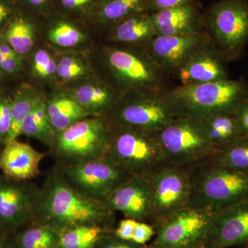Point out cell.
<instances>
[{"label":"cell","instance_id":"obj_40","mask_svg":"<svg viewBox=\"0 0 248 248\" xmlns=\"http://www.w3.org/2000/svg\"><path fill=\"white\" fill-rule=\"evenodd\" d=\"M137 222V220L133 218H124L114 228V234L125 241H131Z\"/></svg>","mask_w":248,"mask_h":248},{"label":"cell","instance_id":"obj_11","mask_svg":"<svg viewBox=\"0 0 248 248\" xmlns=\"http://www.w3.org/2000/svg\"><path fill=\"white\" fill-rule=\"evenodd\" d=\"M190 168L165 164L149 176L153 202L151 225L155 228L190 204L192 193Z\"/></svg>","mask_w":248,"mask_h":248},{"label":"cell","instance_id":"obj_19","mask_svg":"<svg viewBox=\"0 0 248 248\" xmlns=\"http://www.w3.org/2000/svg\"><path fill=\"white\" fill-rule=\"evenodd\" d=\"M46 153L30 145L13 140L5 143L0 155V170L6 179L31 182L40 174V164Z\"/></svg>","mask_w":248,"mask_h":248},{"label":"cell","instance_id":"obj_30","mask_svg":"<svg viewBox=\"0 0 248 248\" xmlns=\"http://www.w3.org/2000/svg\"><path fill=\"white\" fill-rule=\"evenodd\" d=\"M42 94L30 85L21 86L15 93L14 97L11 98L12 124L6 143L17 140L20 136L23 122L35 107Z\"/></svg>","mask_w":248,"mask_h":248},{"label":"cell","instance_id":"obj_24","mask_svg":"<svg viewBox=\"0 0 248 248\" xmlns=\"http://www.w3.org/2000/svg\"><path fill=\"white\" fill-rule=\"evenodd\" d=\"M2 32L1 40L24 59L36 47L40 34V19L29 13L17 10Z\"/></svg>","mask_w":248,"mask_h":248},{"label":"cell","instance_id":"obj_15","mask_svg":"<svg viewBox=\"0 0 248 248\" xmlns=\"http://www.w3.org/2000/svg\"><path fill=\"white\" fill-rule=\"evenodd\" d=\"M213 42L208 31L189 35L156 36L145 46L158 66L168 74H176L200 49Z\"/></svg>","mask_w":248,"mask_h":248},{"label":"cell","instance_id":"obj_22","mask_svg":"<svg viewBox=\"0 0 248 248\" xmlns=\"http://www.w3.org/2000/svg\"><path fill=\"white\" fill-rule=\"evenodd\" d=\"M106 30L111 43L128 46L145 47L156 36L149 13L132 15Z\"/></svg>","mask_w":248,"mask_h":248},{"label":"cell","instance_id":"obj_31","mask_svg":"<svg viewBox=\"0 0 248 248\" xmlns=\"http://www.w3.org/2000/svg\"><path fill=\"white\" fill-rule=\"evenodd\" d=\"M205 160L217 166L248 173V136L241 135Z\"/></svg>","mask_w":248,"mask_h":248},{"label":"cell","instance_id":"obj_47","mask_svg":"<svg viewBox=\"0 0 248 248\" xmlns=\"http://www.w3.org/2000/svg\"><path fill=\"white\" fill-rule=\"evenodd\" d=\"M2 72H1V71H0V79H1V75H2Z\"/></svg>","mask_w":248,"mask_h":248},{"label":"cell","instance_id":"obj_46","mask_svg":"<svg viewBox=\"0 0 248 248\" xmlns=\"http://www.w3.org/2000/svg\"><path fill=\"white\" fill-rule=\"evenodd\" d=\"M5 235V232H3L2 231H1V229H0V239H1V238L3 237V236H4Z\"/></svg>","mask_w":248,"mask_h":248},{"label":"cell","instance_id":"obj_6","mask_svg":"<svg viewBox=\"0 0 248 248\" xmlns=\"http://www.w3.org/2000/svg\"><path fill=\"white\" fill-rule=\"evenodd\" d=\"M166 91L124 93L104 117L110 124L156 133L177 117Z\"/></svg>","mask_w":248,"mask_h":248},{"label":"cell","instance_id":"obj_5","mask_svg":"<svg viewBox=\"0 0 248 248\" xmlns=\"http://www.w3.org/2000/svg\"><path fill=\"white\" fill-rule=\"evenodd\" d=\"M108 124L104 157L131 175L150 176L166 164L156 133Z\"/></svg>","mask_w":248,"mask_h":248},{"label":"cell","instance_id":"obj_18","mask_svg":"<svg viewBox=\"0 0 248 248\" xmlns=\"http://www.w3.org/2000/svg\"><path fill=\"white\" fill-rule=\"evenodd\" d=\"M228 63L211 42L196 52L175 75L181 85L206 84L229 79Z\"/></svg>","mask_w":248,"mask_h":248},{"label":"cell","instance_id":"obj_36","mask_svg":"<svg viewBox=\"0 0 248 248\" xmlns=\"http://www.w3.org/2000/svg\"><path fill=\"white\" fill-rule=\"evenodd\" d=\"M94 248H148V245L135 244L117 237L113 231L109 232L101 238Z\"/></svg>","mask_w":248,"mask_h":248},{"label":"cell","instance_id":"obj_4","mask_svg":"<svg viewBox=\"0 0 248 248\" xmlns=\"http://www.w3.org/2000/svg\"><path fill=\"white\" fill-rule=\"evenodd\" d=\"M192 193L189 206L213 213L248 201V173L210 164L190 168Z\"/></svg>","mask_w":248,"mask_h":248},{"label":"cell","instance_id":"obj_16","mask_svg":"<svg viewBox=\"0 0 248 248\" xmlns=\"http://www.w3.org/2000/svg\"><path fill=\"white\" fill-rule=\"evenodd\" d=\"M248 245V201L212 213L203 248L244 247Z\"/></svg>","mask_w":248,"mask_h":248},{"label":"cell","instance_id":"obj_20","mask_svg":"<svg viewBox=\"0 0 248 248\" xmlns=\"http://www.w3.org/2000/svg\"><path fill=\"white\" fill-rule=\"evenodd\" d=\"M156 36L189 35L207 31L204 12L197 2L151 14Z\"/></svg>","mask_w":248,"mask_h":248},{"label":"cell","instance_id":"obj_33","mask_svg":"<svg viewBox=\"0 0 248 248\" xmlns=\"http://www.w3.org/2000/svg\"><path fill=\"white\" fill-rule=\"evenodd\" d=\"M114 229L84 225L62 232L58 248H94L104 235Z\"/></svg>","mask_w":248,"mask_h":248},{"label":"cell","instance_id":"obj_23","mask_svg":"<svg viewBox=\"0 0 248 248\" xmlns=\"http://www.w3.org/2000/svg\"><path fill=\"white\" fill-rule=\"evenodd\" d=\"M55 88L45 98L49 121L55 133L92 116L80 105L69 91L62 87Z\"/></svg>","mask_w":248,"mask_h":248},{"label":"cell","instance_id":"obj_42","mask_svg":"<svg viewBox=\"0 0 248 248\" xmlns=\"http://www.w3.org/2000/svg\"><path fill=\"white\" fill-rule=\"evenodd\" d=\"M22 58L5 57L0 53V71L8 75H16L21 71L23 66Z\"/></svg>","mask_w":248,"mask_h":248},{"label":"cell","instance_id":"obj_1","mask_svg":"<svg viewBox=\"0 0 248 248\" xmlns=\"http://www.w3.org/2000/svg\"><path fill=\"white\" fill-rule=\"evenodd\" d=\"M115 214L105 202L89 198L73 188L54 168L40 187L35 221L46 223L61 233L84 225L114 229Z\"/></svg>","mask_w":248,"mask_h":248},{"label":"cell","instance_id":"obj_7","mask_svg":"<svg viewBox=\"0 0 248 248\" xmlns=\"http://www.w3.org/2000/svg\"><path fill=\"white\" fill-rule=\"evenodd\" d=\"M204 16L213 44L227 61L241 58L248 46V0H218Z\"/></svg>","mask_w":248,"mask_h":248},{"label":"cell","instance_id":"obj_28","mask_svg":"<svg viewBox=\"0 0 248 248\" xmlns=\"http://www.w3.org/2000/svg\"><path fill=\"white\" fill-rule=\"evenodd\" d=\"M16 248H58L62 233L42 222L33 221L17 231Z\"/></svg>","mask_w":248,"mask_h":248},{"label":"cell","instance_id":"obj_50","mask_svg":"<svg viewBox=\"0 0 248 248\" xmlns=\"http://www.w3.org/2000/svg\"><path fill=\"white\" fill-rule=\"evenodd\" d=\"M1 148H0V155H1Z\"/></svg>","mask_w":248,"mask_h":248},{"label":"cell","instance_id":"obj_8","mask_svg":"<svg viewBox=\"0 0 248 248\" xmlns=\"http://www.w3.org/2000/svg\"><path fill=\"white\" fill-rule=\"evenodd\" d=\"M156 135L166 164L190 168L216 151L200 121L177 117Z\"/></svg>","mask_w":248,"mask_h":248},{"label":"cell","instance_id":"obj_9","mask_svg":"<svg viewBox=\"0 0 248 248\" xmlns=\"http://www.w3.org/2000/svg\"><path fill=\"white\" fill-rule=\"evenodd\" d=\"M110 127L102 116H91L56 133L51 154L57 164H73L104 156Z\"/></svg>","mask_w":248,"mask_h":248},{"label":"cell","instance_id":"obj_13","mask_svg":"<svg viewBox=\"0 0 248 248\" xmlns=\"http://www.w3.org/2000/svg\"><path fill=\"white\" fill-rule=\"evenodd\" d=\"M40 187L0 177V229L18 231L35 221Z\"/></svg>","mask_w":248,"mask_h":248},{"label":"cell","instance_id":"obj_41","mask_svg":"<svg viewBox=\"0 0 248 248\" xmlns=\"http://www.w3.org/2000/svg\"><path fill=\"white\" fill-rule=\"evenodd\" d=\"M17 11L14 0H0V31L4 30Z\"/></svg>","mask_w":248,"mask_h":248},{"label":"cell","instance_id":"obj_14","mask_svg":"<svg viewBox=\"0 0 248 248\" xmlns=\"http://www.w3.org/2000/svg\"><path fill=\"white\" fill-rule=\"evenodd\" d=\"M90 24L53 12L40 19V35L45 45L58 53H89L93 48Z\"/></svg>","mask_w":248,"mask_h":248},{"label":"cell","instance_id":"obj_37","mask_svg":"<svg viewBox=\"0 0 248 248\" xmlns=\"http://www.w3.org/2000/svg\"><path fill=\"white\" fill-rule=\"evenodd\" d=\"M31 15L39 19L54 12V0H22Z\"/></svg>","mask_w":248,"mask_h":248},{"label":"cell","instance_id":"obj_29","mask_svg":"<svg viewBox=\"0 0 248 248\" xmlns=\"http://www.w3.org/2000/svg\"><path fill=\"white\" fill-rule=\"evenodd\" d=\"M202 123L216 151L228 146L241 135L234 112H217L202 121Z\"/></svg>","mask_w":248,"mask_h":248},{"label":"cell","instance_id":"obj_43","mask_svg":"<svg viewBox=\"0 0 248 248\" xmlns=\"http://www.w3.org/2000/svg\"><path fill=\"white\" fill-rule=\"evenodd\" d=\"M240 133L248 136V99L241 103L234 112Z\"/></svg>","mask_w":248,"mask_h":248},{"label":"cell","instance_id":"obj_26","mask_svg":"<svg viewBox=\"0 0 248 248\" xmlns=\"http://www.w3.org/2000/svg\"><path fill=\"white\" fill-rule=\"evenodd\" d=\"M55 55L57 58L55 87L86 79L94 75L89 53L55 52Z\"/></svg>","mask_w":248,"mask_h":248},{"label":"cell","instance_id":"obj_12","mask_svg":"<svg viewBox=\"0 0 248 248\" xmlns=\"http://www.w3.org/2000/svg\"><path fill=\"white\" fill-rule=\"evenodd\" d=\"M212 213L187 206L172 214L155 228L148 246L163 248H203L211 224Z\"/></svg>","mask_w":248,"mask_h":248},{"label":"cell","instance_id":"obj_21","mask_svg":"<svg viewBox=\"0 0 248 248\" xmlns=\"http://www.w3.org/2000/svg\"><path fill=\"white\" fill-rule=\"evenodd\" d=\"M60 87L69 91L80 105L92 116L104 117L121 95L113 86L95 73L86 79Z\"/></svg>","mask_w":248,"mask_h":248},{"label":"cell","instance_id":"obj_45","mask_svg":"<svg viewBox=\"0 0 248 248\" xmlns=\"http://www.w3.org/2000/svg\"><path fill=\"white\" fill-rule=\"evenodd\" d=\"M0 248H16L13 241H9L6 234L0 239Z\"/></svg>","mask_w":248,"mask_h":248},{"label":"cell","instance_id":"obj_44","mask_svg":"<svg viewBox=\"0 0 248 248\" xmlns=\"http://www.w3.org/2000/svg\"><path fill=\"white\" fill-rule=\"evenodd\" d=\"M0 53L7 58H22L18 55L17 53L9 45L1 40H0Z\"/></svg>","mask_w":248,"mask_h":248},{"label":"cell","instance_id":"obj_32","mask_svg":"<svg viewBox=\"0 0 248 248\" xmlns=\"http://www.w3.org/2000/svg\"><path fill=\"white\" fill-rule=\"evenodd\" d=\"M29 72L37 83H56L57 58L55 52L47 46H36L29 55Z\"/></svg>","mask_w":248,"mask_h":248},{"label":"cell","instance_id":"obj_35","mask_svg":"<svg viewBox=\"0 0 248 248\" xmlns=\"http://www.w3.org/2000/svg\"><path fill=\"white\" fill-rule=\"evenodd\" d=\"M11 98L0 97V145H4L11 131Z\"/></svg>","mask_w":248,"mask_h":248},{"label":"cell","instance_id":"obj_10","mask_svg":"<svg viewBox=\"0 0 248 248\" xmlns=\"http://www.w3.org/2000/svg\"><path fill=\"white\" fill-rule=\"evenodd\" d=\"M54 168L80 193L103 202L132 176L104 156L73 164L56 163Z\"/></svg>","mask_w":248,"mask_h":248},{"label":"cell","instance_id":"obj_17","mask_svg":"<svg viewBox=\"0 0 248 248\" xmlns=\"http://www.w3.org/2000/svg\"><path fill=\"white\" fill-rule=\"evenodd\" d=\"M104 202L112 211L123 214L125 218L151 224L153 202L149 176H130Z\"/></svg>","mask_w":248,"mask_h":248},{"label":"cell","instance_id":"obj_25","mask_svg":"<svg viewBox=\"0 0 248 248\" xmlns=\"http://www.w3.org/2000/svg\"><path fill=\"white\" fill-rule=\"evenodd\" d=\"M148 12V0H102L91 25L107 29L132 15Z\"/></svg>","mask_w":248,"mask_h":248},{"label":"cell","instance_id":"obj_27","mask_svg":"<svg viewBox=\"0 0 248 248\" xmlns=\"http://www.w3.org/2000/svg\"><path fill=\"white\" fill-rule=\"evenodd\" d=\"M45 98V94H41L35 107L23 122L21 135H25L40 141L51 151L56 133L49 121Z\"/></svg>","mask_w":248,"mask_h":248},{"label":"cell","instance_id":"obj_3","mask_svg":"<svg viewBox=\"0 0 248 248\" xmlns=\"http://www.w3.org/2000/svg\"><path fill=\"white\" fill-rule=\"evenodd\" d=\"M166 95L177 117L202 122L217 112H234L248 99V81L241 78L180 85L168 90Z\"/></svg>","mask_w":248,"mask_h":248},{"label":"cell","instance_id":"obj_39","mask_svg":"<svg viewBox=\"0 0 248 248\" xmlns=\"http://www.w3.org/2000/svg\"><path fill=\"white\" fill-rule=\"evenodd\" d=\"M197 1L198 0H148V12L153 14L161 10L192 4Z\"/></svg>","mask_w":248,"mask_h":248},{"label":"cell","instance_id":"obj_34","mask_svg":"<svg viewBox=\"0 0 248 248\" xmlns=\"http://www.w3.org/2000/svg\"><path fill=\"white\" fill-rule=\"evenodd\" d=\"M102 0H54V12L91 25Z\"/></svg>","mask_w":248,"mask_h":248},{"label":"cell","instance_id":"obj_38","mask_svg":"<svg viewBox=\"0 0 248 248\" xmlns=\"http://www.w3.org/2000/svg\"><path fill=\"white\" fill-rule=\"evenodd\" d=\"M156 229L146 222H137L131 241L137 244L148 245V243L154 239Z\"/></svg>","mask_w":248,"mask_h":248},{"label":"cell","instance_id":"obj_2","mask_svg":"<svg viewBox=\"0 0 248 248\" xmlns=\"http://www.w3.org/2000/svg\"><path fill=\"white\" fill-rule=\"evenodd\" d=\"M89 57L93 71L121 94L138 91H166V74L144 46L118 45L93 49Z\"/></svg>","mask_w":248,"mask_h":248},{"label":"cell","instance_id":"obj_48","mask_svg":"<svg viewBox=\"0 0 248 248\" xmlns=\"http://www.w3.org/2000/svg\"><path fill=\"white\" fill-rule=\"evenodd\" d=\"M148 248H153V247H151V246H149L148 245Z\"/></svg>","mask_w":248,"mask_h":248},{"label":"cell","instance_id":"obj_49","mask_svg":"<svg viewBox=\"0 0 248 248\" xmlns=\"http://www.w3.org/2000/svg\"><path fill=\"white\" fill-rule=\"evenodd\" d=\"M242 248H248V245H247V246H244V247H242Z\"/></svg>","mask_w":248,"mask_h":248}]
</instances>
